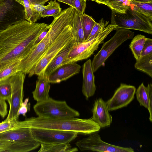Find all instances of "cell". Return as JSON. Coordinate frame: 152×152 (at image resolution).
Instances as JSON below:
<instances>
[{
    "label": "cell",
    "mask_w": 152,
    "mask_h": 152,
    "mask_svg": "<svg viewBox=\"0 0 152 152\" xmlns=\"http://www.w3.org/2000/svg\"><path fill=\"white\" fill-rule=\"evenodd\" d=\"M23 58L17 59L0 70V81L19 71V65Z\"/></svg>",
    "instance_id": "25"
},
{
    "label": "cell",
    "mask_w": 152,
    "mask_h": 152,
    "mask_svg": "<svg viewBox=\"0 0 152 152\" xmlns=\"http://www.w3.org/2000/svg\"><path fill=\"white\" fill-rule=\"evenodd\" d=\"M11 77L0 81V98L8 102L10 99L12 92Z\"/></svg>",
    "instance_id": "30"
},
{
    "label": "cell",
    "mask_w": 152,
    "mask_h": 152,
    "mask_svg": "<svg viewBox=\"0 0 152 152\" xmlns=\"http://www.w3.org/2000/svg\"><path fill=\"white\" fill-rule=\"evenodd\" d=\"M77 44L75 37L49 62L44 71L45 73L48 76L58 67L65 64L69 52Z\"/></svg>",
    "instance_id": "16"
},
{
    "label": "cell",
    "mask_w": 152,
    "mask_h": 152,
    "mask_svg": "<svg viewBox=\"0 0 152 152\" xmlns=\"http://www.w3.org/2000/svg\"><path fill=\"white\" fill-rule=\"evenodd\" d=\"M62 3H63L70 6L72 7L75 8L73 0H56Z\"/></svg>",
    "instance_id": "42"
},
{
    "label": "cell",
    "mask_w": 152,
    "mask_h": 152,
    "mask_svg": "<svg viewBox=\"0 0 152 152\" xmlns=\"http://www.w3.org/2000/svg\"><path fill=\"white\" fill-rule=\"evenodd\" d=\"M72 19L48 49L32 70L28 74L29 77L34 75H38L44 71L46 66L56 55L75 37L72 25Z\"/></svg>",
    "instance_id": "5"
},
{
    "label": "cell",
    "mask_w": 152,
    "mask_h": 152,
    "mask_svg": "<svg viewBox=\"0 0 152 152\" xmlns=\"http://www.w3.org/2000/svg\"><path fill=\"white\" fill-rule=\"evenodd\" d=\"M132 1L139 2H152V0H131Z\"/></svg>",
    "instance_id": "45"
},
{
    "label": "cell",
    "mask_w": 152,
    "mask_h": 152,
    "mask_svg": "<svg viewBox=\"0 0 152 152\" xmlns=\"http://www.w3.org/2000/svg\"><path fill=\"white\" fill-rule=\"evenodd\" d=\"M12 143L9 141L0 140V152H4Z\"/></svg>",
    "instance_id": "40"
},
{
    "label": "cell",
    "mask_w": 152,
    "mask_h": 152,
    "mask_svg": "<svg viewBox=\"0 0 152 152\" xmlns=\"http://www.w3.org/2000/svg\"><path fill=\"white\" fill-rule=\"evenodd\" d=\"M73 1L75 8L81 14L84 13L86 1L85 0H73Z\"/></svg>",
    "instance_id": "36"
},
{
    "label": "cell",
    "mask_w": 152,
    "mask_h": 152,
    "mask_svg": "<svg viewBox=\"0 0 152 152\" xmlns=\"http://www.w3.org/2000/svg\"><path fill=\"white\" fill-rule=\"evenodd\" d=\"M136 69L146 73L152 77V53L141 56L134 65Z\"/></svg>",
    "instance_id": "23"
},
{
    "label": "cell",
    "mask_w": 152,
    "mask_h": 152,
    "mask_svg": "<svg viewBox=\"0 0 152 152\" xmlns=\"http://www.w3.org/2000/svg\"><path fill=\"white\" fill-rule=\"evenodd\" d=\"M112 11L111 23L117 26L116 29L135 30L152 34V21L146 16L133 9L130 6L124 13Z\"/></svg>",
    "instance_id": "4"
},
{
    "label": "cell",
    "mask_w": 152,
    "mask_h": 152,
    "mask_svg": "<svg viewBox=\"0 0 152 152\" xmlns=\"http://www.w3.org/2000/svg\"><path fill=\"white\" fill-rule=\"evenodd\" d=\"M35 140L29 128H21L10 130L0 134V140L11 142L31 141Z\"/></svg>",
    "instance_id": "17"
},
{
    "label": "cell",
    "mask_w": 152,
    "mask_h": 152,
    "mask_svg": "<svg viewBox=\"0 0 152 152\" xmlns=\"http://www.w3.org/2000/svg\"><path fill=\"white\" fill-rule=\"evenodd\" d=\"M34 90L32 92L33 98L37 102L45 101L49 98V92L50 85L48 76L44 71L38 75Z\"/></svg>",
    "instance_id": "18"
},
{
    "label": "cell",
    "mask_w": 152,
    "mask_h": 152,
    "mask_svg": "<svg viewBox=\"0 0 152 152\" xmlns=\"http://www.w3.org/2000/svg\"><path fill=\"white\" fill-rule=\"evenodd\" d=\"M34 138L40 144H53L69 143L77 137L76 132L55 129L31 128Z\"/></svg>",
    "instance_id": "11"
},
{
    "label": "cell",
    "mask_w": 152,
    "mask_h": 152,
    "mask_svg": "<svg viewBox=\"0 0 152 152\" xmlns=\"http://www.w3.org/2000/svg\"><path fill=\"white\" fill-rule=\"evenodd\" d=\"M40 145V143L36 140L31 141L12 142L4 152H28L37 149Z\"/></svg>",
    "instance_id": "20"
},
{
    "label": "cell",
    "mask_w": 152,
    "mask_h": 152,
    "mask_svg": "<svg viewBox=\"0 0 152 152\" xmlns=\"http://www.w3.org/2000/svg\"><path fill=\"white\" fill-rule=\"evenodd\" d=\"M109 112L106 102L99 98L94 101L91 118L101 128L109 126L112 121V117Z\"/></svg>",
    "instance_id": "14"
},
{
    "label": "cell",
    "mask_w": 152,
    "mask_h": 152,
    "mask_svg": "<svg viewBox=\"0 0 152 152\" xmlns=\"http://www.w3.org/2000/svg\"><path fill=\"white\" fill-rule=\"evenodd\" d=\"M48 26L44 23H32L21 19L0 30V70L28 54Z\"/></svg>",
    "instance_id": "1"
},
{
    "label": "cell",
    "mask_w": 152,
    "mask_h": 152,
    "mask_svg": "<svg viewBox=\"0 0 152 152\" xmlns=\"http://www.w3.org/2000/svg\"><path fill=\"white\" fill-rule=\"evenodd\" d=\"M50 27V25L48 26L47 28L38 37L34 43V46L37 45L45 37L47 34Z\"/></svg>",
    "instance_id": "39"
},
{
    "label": "cell",
    "mask_w": 152,
    "mask_h": 152,
    "mask_svg": "<svg viewBox=\"0 0 152 152\" xmlns=\"http://www.w3.org/2000/svg\"><path fill=\"white\" fill-rule=\"evenodd\" d=\"M146 38L141 34H137L133 37L129 45V48L136 60L141 57L144 44Z\"/></svg>",
    "instance_id": "24"
},
{
    "label": "cell",
    "mask_w": 152,
    "mask_h": 152,
    "mask_svg": "<svg viewBox=\"0 0 152 152\" xmlns=\"http://www.w3.org/2000/svg\"><path fill=\"white\" fill-rule=\"evenodd\" d=\"M77 141L76 146L82 151L100 152H134L131 147H124L111 144L103 141L99 135L95 132Z\"/></svg>",
    "instance_id": "10"
},
{
    "label": "cell",
    "mask_w": 152,
    "mask_h": 152,
    "mask_svg": "<svg viewBox=\"0 0 152 152\" xmlns=\"http://www.w3.org/2000/svg\"><path fill=\"white\" fill-rule=\"evenodd\" d=\"M29 101L28 98L26 99L24 101L22 102L18 110V117L20 115H22L25 117L26 114L29 110L30 107V103L28 102Z\"/></svg>",
    "instance_id": "34"
},
{
    "label": "cell",
    "mask_w": 152,
    "mask_h": 152,
    "mask_svg": "<svg viewBox=\"0 0 152 152\" xmlns=\"http://www.w3.org/2000/svg\"></svg>",
    "instance_id": "46"
},
{
    "label": "cell",
    "mask_w": 152,
    "mask_h": 152,
    "mask_svg": "<svg viewBox=\"0 0 152 152\" xmlns=\"http://www.w3.org/2000/svg\"><path fill=\"white\" fill-rule=\"evenodd\" d=\"M86 1H87L91 0L96 2L99 4H102L106 5L109 0H85Z\"/></svg>",
    "instance_id": "44"
},
{
    "label": "cell",
    "mask_w": 152,
    "mask_h": 152,
    "mask_svg": "<svg viewBox=\"0 0 152 152\" xmlns=\"http://www.w3.org/2000/svg\"><path fill=\"white\" fill-rule=\"evenodd\" d=\"M33 109L38 117L52 118H76L79 113L69 106L65 101H58L49 97L47 100L37 102Z\"/></svg>",
    "instance_id": "6"
},
{
    "label": "cell",
    "mask_w": 152,
    "mask_h": 152,
    "mask_svg": "<svg viewBox=\"0 0 152 152\" xmlns=\"http://www.w3.org/2000/svg\"><path fill=\"white\" fill-rule=\"evenodd\" d=\"M7 5L4 0H0V11L7 9Z\"/></svg>",
    "instance_id": "43"
},
{
    "label": "cell",
    "mask_w": 152,
    "mask_h": 152,
    "mask_svg": "<svg viewBox=\"0 0 152 152\" xmlns=\"http://www.w3.org/2000/svg\"><path fill=\"white\" fill-rule=\"evenodd\" d=\"M26 74L18 71L11 77L12 92L8 103L10 108L7 120H18V110L23 102V85Z\"/></svg>",
    "instance_id": "9"
},
{
    "label": "cell",
    "mask_w": 152,
    "mask_h": 152,
    "mask_svg": "<svg viewBox=\"0 0 152 152\" xmlns=\"http://www.w3.org/2000/svg\"><path fill=\"white\" fill-rule=\"evenodd\" d=\"M15 129L39 128L71 131L84 134H91L99 131L100 126L91 118H52L38 116L17 121Z\"/></svg>",
    "instance_id": "2"
},
{
    "label": "cell",
    "mask_w": 152,
    "mask_h": 152,
    "mask_svg": "<svg viewBox=\"0 0 152 152\" xmlns=\"http://www.w3.org/2000/svg\"><path fill=\"white\" fill-rule=\"evenodd\" d=\"M152 53V39L147 38L144 44L141 56H143Z\"/></svg>",
    "instance_id": "35"
},
{
    "label": "cell",
    "mask_w": 152,
    "mask_h": 152,
    "mask_svg": "<svg viewBox=\"0 0 152 152\" xmlns=\"http://www.w3.org/2000/svg\"><path fill=\"white\" fill-rule=\"evenodd\" d=\"M18 120H9L5 119L0 123V134L15 129L16 121Z\"/></svg>",
    "instance_id": "33"
},
{
    "label": "cell",
    "mask_w": 152,
    "mask_h": 152,
    "mask_svg": "<svg viewBox=\"0 0 152 152\" xmlns=\"http://www.w3.org/2000/svg\"><path fill=\"white\" fill-rule=\"evenodd\" d=\"M108 21H105L103 18L99 22H96L86 41L91 40L96 37L108 25Z\"/></svg>",
    "instance_id": "31"
},
{
    "label": "cell",
    "mask_w": 152,
    "mask_h": 152,
    "mask_svg": "<svg viewBox=\"0 0 152 152\" xmlns=\"http://www.w3.org/2000/svg\"><path fill=\"white\" fill-rule=\"evenodd\" d=\"M31 9L34 23L41 18L40 14L45 8V6L38 4H29Z\"/></svg>",
    "instance_id": "32"
},
{
    "label": "cell",
    "mask_w": 152,
    "mask_h": 152,
    "mask_svg": "<svg viewBox=\"0 0 152 152\" xmlns=\"http://www.w3.org/2000/svg\"><path fill=\"white\" fill-rule=\"evenodd\" d=\"M7 9L0 11V30L3 29L10 25L7 23H3V19L5 16Z\"/></svg>",
    "instance_id": "38"
},
{
    "label": "cell",
    "mask_w": 152,
    "mask_h": 152,
    "mask_svg": "<svg viewBox=\"0 0 152 152\" xmlns=\"http://www.w3.org/2000/svg\"><path fill=\"white\" fill-rule=\"evenodd\" d=\"M130 6L133 9L143 14L152 21V2H139L131 0Z\"/></svg>",
    "instance_id": "27"
},
{
    "label": "cell",
    "mask_w": 152,
    "mask_h": 152,
    "mask_svg": "<svg viewBox=\"0 0 152 152\" xmlns=\"http://www.w3.org/2000/svg\"><path fill=\"white\" fill-rule=\"evenodd\" d=\"M70 20L69 16L64 12H61L54 18L50 24V27L45 37L34 46L21 61L19 66V71L28 74Z\"/></svg>",
    "instance_id": "3"
},
{
    "label": "cell",
    "mask_w": 152,
    "mask_h": 152,
    "mask_svg": "<svg viewBox=\"0 0 152 152\" xmlns=\"http://www.w3.org/2000/svg\"><path fill=\"white\" fill-rule=\"evenodd\" d=\"M117 27V25L110 23L93 39L77 44L69 52L65 64L77 62L89 57L97 50L99 45L103 43L107 35L116 30Z\"/></svg>",
    "instance_id": "7"
},
{
    "label": "cell",
    "mask_w": 152,
    "mask_h": 152,
    "mask_svg": "<svg viewBox=\"0 0 152 152\" xmlns=\"http://www.w3.org/2000/svg\"><path fill=\"white\" fill-rule=\"evenodd\" d=\"M136 88L134 86L121 83L110 99L106 102L109 111L127 106L134 99Z\"/></svg>",
    "instance_id": "12"
},
{
    "label": "cell",
    "mask_w": 152,
    "mask_h": 152,
    "mask_svg": "<svg viewBox=\"0 0 152 152\" xmlns=\"http://www.w3.org/2000/svg\"><path fill=\"white\" fill-rule=\"evenodd\" d=\"M82 72L83 77L82 92L86 99L87 100L94 96L96 90L95 76L90 59L87 60L83 64Z\"/></svg>",
    "instance_id": "15"
},
{
    "label": "cell",
    "mask_w": 152,
    "mask_h": 152,
    "mask_svg": "<svg viewBox=\"0 0 152 152\" xmlns=\"http://www.w3.org/2000/svg\"><path fill=\"white\" fill-rule=\"evenodd\" d=\"M113 36L105 42L91 61L94 72L102 66L106 60L118 47L128 39H132L134 32L129 29L119 28Z\"/></svg>",
    "instance_id": "8"
},
{
    "label": "cell",
    "mask_w": 152,
    "mask_h": 152,
    "mask_svg": "<svg viewBox=\"0 0 152 152\" xmlns=\"http://www.w3.org/2000/svg\"><path fill=\"white\" fill-rule=\"evenodd\" d=\"M137 100L141 106L146 108L149 113V120L152 121V85L151 83L145 86L142 82L136 91Z\"/></svg>",
    "instance_id": "19"
},
{
    "label": "cell",
    "mask_w": 152,
    "mask_h": 152,
    "mask_svg": "<svg viewBox=\"0 0 152 152\" xmlns=\"http://www.w3.org/2000/svg\"><path fill=\"white\" fill-rule=\"evenodd\" d=\"M81 66L76 62L64 64L48 75L50 83H57L66 80L79 73Z\"/></svg>",
    "instance_id": "13"
},
{
    "label": "cell",
    "mask_w": 152,
    "mask_h": 152,
    "mask_svg": "<svg viewBox=\"0 0 152 152\" xmlns=\"http://www.w3.org/2000/svg\"><path fill=\"white\" fill-rule=\"evenodd\" d=\"M38 152H72L78 151L76 148H72L69 143L53 144H40Z\"/></svg>",
    "instance_id": "21"
},
{
    "label": "cell",
    "mask_w": 152,
    "mask_h": 152,
    "mask_svg": "<svg viewBox=\"0 0 152 152\" xmlns=\"http://www.w3.org/2000/svg\"><path fill=\"white\" fill-rule=\"evenodd\" d=\"M131 0H109L106 6L112 11L124 13L126 9L131 5Z\"/></svg>",
    "instance_id": "28"
},
{
    "label": "cell",
    "mask_w": 152,
    "mask_h": 152,
    "mask_svg": "<svg viewBox=\"0 0 152 152\" xmlns=\"http://www.w3.org/2000/svg\"><path fill=\"white\" fill-rule=\"evenodd\" d=\"M29 4H38L42 5L44 4L49 0H27Z\"/></svg>",
    "instance_id": "41"
},
{
    "label": "cell",
    "mask_w": 152,
    "mask_h": 152,
    "mask_svg": "<svg viewBox=\"0 0 152 152\" xmlns=\"http://www.w3.org/2000/svg\"><path fill=\"white\" fill-rule=\"evenodd\" d=\"M81 14L75 8L72 25L77 44L85 42L81 22Z\"/></svg>",
    "instance_id": "22"
},
{
    "label": "cell",
    "mask_w": 152,
    "mask_h": 152,
    "mask_svg": "<svg viewBox=\"0 0 152 152\" xmlns=\"http://www.w3.org/2000/svg\"><path fill=\"white\" fill-rule=\"evenodd\" d=\"M7 113V106L6 101L0 98V115L5 117Z\"/></svg>",
    "instance_id": "37"
},
{
    "label": "cell",
    "mask_w": 152,
    "mask_h": 152,
    "mask_svg": "<svg viewBox=\"0 0 152 152\" xmlns=\"http://www.w3.org/2000/svg\"><path fill=\"white\" fill-rule=\"evenodd\" d=\"M81 20L84 39L86 42L96 22L92 17L85 13L81 14Z\"/></svg>",
    "instance_id": "29"
},
{
    "label": "cell",
    "mask_w": 152,
    "mask_h": 152,
    "mask_svg": "<svg viewBox=\"0 0 152 152\" xmlns=\"http://www.w3.org/2000/svg\"><path fill=\"white\" fill-rule=\"evenodd\" d=\"M61 11L59 4L57 2L56 0H54L49 2L48 5L45 6L44 9L40 14V17L44 18L52 16L55 18L60 14Z\"/></svg>",
    "instance_id": "26"
}]
</instances>
